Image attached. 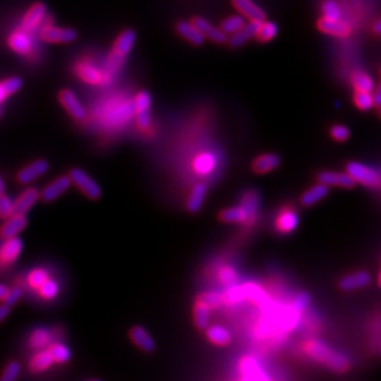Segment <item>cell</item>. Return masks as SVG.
<instances>
[{"mask_svg":"<svg viewBox=\"0 0 381 381\" xmlns=\"http://www.w3.org/2000/svg\"><path fill=\"white\" fill-rule=\"evenodd\" d=\"M305 353L316 362L325 365L327 369L332 370L334 373L342 374L351 368V362L345 354L334 351L330 345L317 339L309 340L305 345Z\"/></svg>","mask_w":381,"mask_h":381,"instance_id":"6da1fadb","label":"cell"},{"mask_svg":"<svg viewBox=\"0 0 381 381\" xmlns=\"http://www.w3.org/2000/svg\"><path fill=\"white\" fill-rule=\"evenodd\" d=\"M347 173L356 183L363 184L369 188H379L380 185V172L368 167L360 162H349L347 164Z\"/></svg>","mask_w":381,"mask_h":381,"instance_id":"7a4b0ae2","label":"cell"},{"mask_svg":"<svg viewBox=\"0 0 381 381\" xmlns=\"http://www.w3.org/2000/svg\"><path fill=\"white\" fill-rule=\"evenodd\" d=\"M69 178L72 184H76L78 187L79 190L84 194L85 196H88L89 199L97 200L102 196V188L99 187L95 181H93L91 176L85 173L84 170H79V168H73L69 172Z\"/></svg>","mask_w":381,"mask_h":381,"instance_id":"3957f363","label":"cell"},{"mask_svg":"<svg viewBox=\"0 0 381 381\" xmlns=\"http://www.w3.org/2000/svg\"><path fill=\"white\" fill-rule=\"evenodd\" d=\"M77 31L68 27L46 26L41 31V38L49 43H69L77 40Z\"/></svg>","mask_w":381,"mask_h":381,"instance_id":"277c9868","label":"cell"},{"mask_svg":"<svg viewBox=\"0 0 381 381\" xmlns=\"http://www.w3.org/2000/svg\"><path fill=\"white\" fill-rule=\"evenodd\" d=\"M58 99L61 102L62 106L72 115L76 120H83L86 116L84 106L79 102L77 95L69 89H62L58 94Z\"/></svg>","mask_w":381,"mask_h":381,"instance_id":"5b68a950","label":"cell"},{"mask_svg":"<svg viewBox=\"0 0 381 381\" xmlns=\"http://www.w3.org/2000/svg\"><path fill=\"white\" fill-rule=\"evenodd\" d=\"M317 182L325 184L327 187H338V188L351 189L357 183L351 179L349 174L340 172H322L317 176Z\"/></svg>","mask_w":381,"mask_h":381,"instance_id":"8992f818","label":"cell"},{"mask_svg":"<svg viewBox=\"0 0 381 381\" xmlns=\"http://www.w3.org/2000/svg\"><path fill=\"white\" fill-rule=\"evenodd\" d=\"M135 43H136V34L132 30L124 31L122 32V35L117 37L113 52L110 54V56L125 62V58L130 54V51L132 49Z\"/></svg>","mask_w":381,"mask_h":381,"instance_id":"52a82bcc","label":"cell"},{"mask_svg":"<svg viewBox=\"0 0 381 381\" xmlns=\"http://www.w3.org/2000/svg\"><path fill=\"white\" fill-rule=\"evenodd\" d=\"M263 21H258V20H251L249 24L243 25L241 30L237 31L235 34H232L230 37L229 43H230L231 47H241L244 43L249 41L252 37L257 36L258 30H259L260 25Z\"/></svg>","mask_w":381,"mask_h":381,"instance_id":"ba28073f","label":"cell"},{"mask_svg":"<svg viewBox=\"0 0 381 381\" xmlns=\"http://www.w3.org/2000/svg\"><path fill=\"white\" fill-rule=\"evenodd\" d=\"M317 25L322 32L332 36H348L351 31V25L340 19L332 20V19L322 18Z\"/></svg>","mask_w":381,"mask_h":381,"instance_id":"9c48e42d","label":"cell"},{"mask_svg":"<svg viewBox=\"0 0 381 381\" xmlns=\"http://www.w3.org/2000/svg\"><path fill=\"white\" fill-rule=\"evenodd\" d=\"M371 277L368 272L360 270V272L353 273L349 275H345L339 280L338 286L340 290L353 291L362 289L370 284Z\"/></svg>","mask_w":381,"mask_h":381,"instance_id":"30bf717a","label":"cell"},{"mask_svg":"<svg viewBox=\"0 0 381 381\" xmlns=\"http://www.w3.org/2000/svg\"><path fill=\"white\" fill-rule=\"evenodd\" d=\"M47 170H49V162L45 159H38L19 172L18 182L21 184H29L34 182L36 178H40L45 174Z\"/></svg>","mask_w":381,"mask_h":381,"instance_id":"8fae6325","label":"cell"},{"mask_svg":"<svg viewBox=\"0 0 381 381\" xmlns=\"http://www.w3.org/2000/svg\"><path fill=\"white\" fill-rule=\"evenodd\" d=\"M27 226V218L21 213H12L10 218H6L5 224L0 229V236L4 240L10 237L18 236L21 231Z\"/></svg>","mask_w":381,"mask_h":381,"instance_id":"7c38bea8","label":"cell"},{"mask_svg":"<svg viewBox=\"0 0 381 381\" xmlns=\"http://www.w3.org/2000/svg\"><path fill=\"white\" fill-rule=\"evenodd\" d=\"M71 185H72V182H71L69 176H60L58 179H56L55 182L51 183L49 187L43 189L41 198L43 201L51 203L57 198H60L62 194L69 189Z\"/></svg>","mask_w":381,"mask_h":381,"instance_id":"4fadbf2b","label":"cell"},{"mask_svg":"<svg viewBox=\"0 0 381 381\" xmlns=\"http://www.w3.org/2000/svg\"><path fill=\"white\" fill-rule=\"evenodd\" d=\"M130 338L135 345L139 347V349H142L147 353L156 349V342L152 338L151 334L147 332V330L141 326H135L130 330Z\"/></svg>","mask_w":381,"mask_h":381,"instance_id":"5bb4252c","label":"cell"},{"mask_svg":"<svg viewBox=\"0 0 381 381\" xmlns=\"http://www.w3.org/2000/svg\"><path fill=\"white\" fill-rule=\"evenodd\" d=\"M281 162V158L275 153H266L255 158L252 163V170L257 174H266L269 172L278 168Z\"/></svg>","mask_w":381,"mask_h":381,"instance_id":"9a60e30c","label":"cell"},{"mask_svg":"<svg viewBox=\"0 0 381 381\" xmlns=\"http://www.w3.org/2000/svg\"><path fill=\"white\" fill-rule=\"evenodd\" d=\"M45 14H46V5L41 1L35 3L23 19V23H21L23 29L26 31L35 30L45 18Z\"/></svg>","mask_w":381,"mask_h":381,"instance_id":"2e32d148","label":"cell"},{"mask_svg":"<svg viewBox=\"0 0 381 381\" xmlns=\"http://www.w3.org/2000/svg\"><path fill=\"white\" fill-rule=\"evenodd\" d=\"M23 247H24V243L18 237L6 238V242L0 251V259L4 263H12L14 260L18 259Z\"/></svg>","mask_w":381,"mask_h":381,"instance_id":"e0dca14e","label":"cell"},{"mask_svg":"<svg viewBox=\"0 0 381 381\" xmlns=\"http://www.w3.org/2000/svg\"><path fill=\"white\" fill-rule=\"evenodd\" d=\"M207 187L204 183H198L194 185L192 192L189 194L188 201H187V209L192 213H196L201 210L205 201Z\"/></svg>","mask_w":381,"mask_h":381,"instance_id":"ac0fdd59","label":"cell"},{"mask_svg":"<svg viewBox=\"0 0 381 381\" xmlns=\"http://www.w3.org/2000/svg\"><path fill=\"white\" fill-rule=\"evenodd\" d=\"M40 196V193L35 188L27 189L26 192L19 196V199L14 203V213L25 215L35 205Z\"/></svg>","mask_w":381,"mask_h":381,"instance_id":"d6986e66","label":"cell"},{"mask_svg":"<svg viewBox=\"0 0 381 381\" xmlns=\"http://www.w3.org/2000/svg\"><path fill=\"white\" fill-rule=\"evenodd\" d=\"M233 4L237 10L249 20L263 21L266 19L264 12L257 4H254L252 0H233Z\"/></svg>","mask_w":381,"mask_h":381,"instance_id":"ffe728a7","label":"cell"},{"mask_svg":"<svg viewBox=\"0 0 381 381\" xmlns=\"http://www.w3.org/2000/svg\"><path fill=\"white\" fill-rule=\"evenodd\" d=\"M176 31L179 32L181 36L184 37L185 40H188L189 43H193L195 46H200L205 41V36L190 21H181L179 24L176 25Z\"/></svg>","mask_w":381,"mask_h":381,"instance_id":"44dd1931","label":"cell"},{"mask_svg":"<svg viewBox=\"0 0 381 381\" xmlns=\"http://www.w3.org/2000/svg\"><path fill=\"white\" fill-rule=\"evenodd\" d=\"M299 224H300V218L297 212L294 210H285L279 216L277 229L280 233H291L297 230Z\"/></svg>","mask_w":381,"mask_h":381,"instance_id":"7402d4cb","label":"cell"},{"mask_svg":"<svg viewBox=\"0 0 381 381\" xmlns=\"http://www.w3.org/2000/svg\"><path fill=\"white\" fill-rule=\"evenodd\" d=\"M242 206L243 209L246 210V213H247L246 224H253L257 215H258V210H259V195H258V193L251 190V192L244 194L242 199Z\"/></svg>","mask_w":381,"mask_h":381,"instance_id":"603a6c76","label":"cell"},{"mask_svg":"<svg viewBox=\"0 0 381 381\" xmlns=\"http://www.w3.org/2000/svg\"><path fill=\"white\" fill-rule=\"evenodd\" d=\"M206 337L211 342L212 345H227L231 342L230 331L224 326L213 325V326L206 327Z\"/></svg>","mask_w":381,"mask_h":381,"instance_id":"cb8c5ba5","label":"cell"},{"mask_svg":"<svg viewBox=\"0 0 381 381\" xmlns=\"http://www.w3.org/2000/svg\"><path fill=\"white\" fill-rule=\"evenodd\" d=\"M218 218L226 224H246L247 213L242 205L233 206V207H227L221 210Z\"/></svg>","mask_w":381,"mask_h":381,"instance_id":"d4e9b609","label":"cell"},{"mask_svg":"<svg viewBox=\"0 0 381 381\" xmlns=\"http://www.w3.org/2000/svg\"><path fill=\"white\" fill-rule=\"evenodd\" d=\"M328 194V187L325 184H316L312 188L306 190L301 196V204L303 206L315 205L316 203H319L322 199H325Z\"/></svg>","mask_w":381,"mask_h":381,"instance_id":"484cf974","label":"cell"},{"mask_svg":"<svg viewBox=\"0 0 381 381\" xmlns=\"http://www.w3.org/2000/svg\"><path fill=\"white\" fill-rule=\"evenodd\" d=\"M210 308L198 300L194 308V323L199 330H205L210 323Z\"/></svg>","mask_w":381,"mask_h":381,"instance_id":"4316f807","label":"cell"},{"mask_svg":"<svg viewBox=\"0 0 381 381\" xmlns=\"http://www.w3.org/2000/svg\"><path fill=\"white\" fill-rule=\"evenodd\" d=\"M351 83L357 91H370L373 93L376 88L374 80L370 78L367 73L356 71L351 76Z\"/></svg>","mask_w":381,"mask_h":381,"instance_id":"83f0119b","label":"cell"},{"mask_svg":"<svg viewBox=\"0 0 381 381\" xmlns=\"http://www.w3.org/2000/svg\"><path fill=\"white\" fill-rule=\"evenodd\" d=\"M23 86V79L20 77H12L0 83V103H3L6 97L15 94Z\"/></svg>","mask_w":381,"mask_h":381,"instance_id":"f1b7e54d","label":"cell"},{"mask_svg":"<svg viewBox=\"0 0 381 381\" xmlns=\"http://www.w3.org/2000/svg\"><path fill=\"white\" fill-rule=\"evenodd\" d=\"M9 45L12 47V51L18 52L20 55H25L27 54L31 49V41L29 36L24 34V32H16L14 34L10 40H9Z\"/></svg>","mask_w":381,"mask_h":381,"instance_id":"f546056e","label":"cell"},{"mask_svg":"<svg viewBox=\"0 0 381 381\" xmlns=\"http://www.w3.org/2000/svg\"><path fill=\"white\" fill-rule=\"evenodd\" d=\"M78 74L80 78L89 84H99L103 82V74L97 69V67L91 65H83L79 67Z\"/></svg>","mask_w":381,"mask_h":381,"instance_id":"4dcf8cb0","label":"cell"},{"mask_svg":"<svg viewBox=\"0 0 381 381\" xmlns=\"http://www.w3.org/2000/svg\"><path fill=\"white\" fill-rule=\"evenodd\" d=\"M52 363H54V359L49 351H40L31 360V370L36 371V373L43 371V370L49 369Z\"/></svg>","mask_w":381,"mask_h":381,"instance_id":"1f68e13d","label":"cell"},{"mask_svg":"<svg viewBox=\"0 0 381 381\" xmlns=\"http://www.w3.org/2000/svg\"><path fill=\"white\" fill-rule=\"evenodd\" d=\"M215 167V157L210 153H203L196 157L194 162V168L200 174H209Z\"/></svg>","mask_w":381,"mask_h":381,"instance_id":"d6a6232c","label":"cell"},{"mask_svg":"<svg viewBox=\"0 0 381 381\" xmlns=\"http://www.w3.org/2000/svg\"><path fill=\"white\" fill-rule=\"evenodd\" d=\"M241 370L246 374V379H266V376L260 373L258 364L252 358H244L241 363Z\"/></svg>","mask_w":381,"mask_h":381,"instance_id":"836d02e7","label":"cell"},{"mask_svg":"<svg viewBox=\"0 0 381 381\" xmlns=\"http://www.w3.org/2000/svg\"><path fill=\"white\" fill-rule=\"evenodd\" d=\"M49 351L52 356L54 362H57V363H66L72 358V353L69 351V348L66 345H61V343L51 345Z\"/></svg>","mask_w":381,"mask_h":381,"instance_id":"e575fe53","label":"cell"},{"mask_svg":"<svg viewBox=\"0 0 381 381\" xmlns=\"http://www.w3.org/2000/svg\"><path fill=\"white\" fill-rule=\"evenodd\" d=\"M277 35H278V26L275 23L268 21V23H262L257 37L262 43H268V41H272L273 38H275Z\"/></svg>","mask_w":381,"mask_h":381,"instance_id":"d590c367","label":"cell"},{"mask_svg":"<svg viewBox=\"0 0 381 381\" xmlns=\"http://www.w3.org/2000/svg\"><path fill=\"white\" fill-rule=\"evenodd\" d=\"M133 105H135V114L151 111L152 99L150 93L146 91H139L135 97Z\"/></svg>","mask_w":381,"mask_h":381,"instance_id":"8d00e7d4","label":"cell"},{"mask_svg":"<svg viewBox=\"0 0 381 381\" xmlns=\"http://www.w3.org/2000/svg\"><path fill=\"white\" fill-rule=\"evenodd\" d=\"M244 24H246V21H244L243 16H237V15L236 16H231V18H227L222 21L221 30L224 31L226 35H232L237 31L241 30Z\"/></svg>","mask_w":381,"mask_h":381,"instance_id":"74e56055","label":"cell"},{"mask_svg":"<svg viewBox=\"0 0 381 381\" xmlns=\"http://www.w3.org/2000/svg\"><path fill=\"white\" fill-rule=\"evenodd\" d=\"M354 103L358 106V109L368 111V110L374 108V99H373V93L370 91H357L356 97H354Z\"/></svg>","mask_w":381,"mask_h":381,"instance_id":"f35d334b","label":"cell"},{"mask_svg":"<svg viewBox=\"0 0 381 381\" xmlns=\"http://www.w3.org/2000/svg\"><path fill=\"white\" fill-rule=\"evenodd\" d=\"M322 12H323V18L332 19V20L340 19L342 16L340 8L336 0H325L322 3Z\"/></svg>","mask_w":381,"mask_h":381,"instance_id":"ab89813d","label":"cell"},{"mask_svg":"<svg viewBox=\"0 0 381 381\" xmlns=\"http://www.w3.org/2000/svg\"><path fill=\"white\" fill-rule=\"evenodd\" d=\"M218 279L222 284L232 286V285H236L238 281V274L232 266H224L218 272Z\"/></svg>","mask_w":381,"mask_h":381,"instance_id":"60d3db41","label":"cell"},{"mask_svg":"<svg viewBox=\"0 0 381 381\" xmlns=\"http://www.w3.org/2000/svg\"><path fill=\"white\" fill-rule=\"evenodd\" d=\"M198 300L206 303L210 309H218V306H221L224 303V295L218 292H205L200 295Z\"/></svg>","mask_w":381,"mask_h":381,"instance_id":"b9f144b4","label":"cell"},{"mask_svg":"<svg viewBox=\"0 0 381 381\" xmlns=\"http://www.w3.org/2000/svg\"><path fill=\"white\" fill-rule=\"evenodd\" d=\"M49 342V333L43 330H38V331H35L32 333L30 338V345L32 348L35 349H38V348H43L45 345H47Z\"/></svg>","mask_w":381,"mask_h":381,"instance_id":"7bdbcfd3","label":"cell"},{"mask_svg":"<svg viewBox=\"0 0 381 381\" xmlns=\"http://www.w3.org/2000/svg\"><path fill=\"white\" fill-rule=\"evenodd\" d=\"M20 364L18 362H12L6 365L5 369L3 371V376L0 378L1 381H14L18 379L20 374Z\"/></svg>","mask_w":381,"mask_h":381,"instance_id":"ee69618b","label":"cell"},{"mask_svg":"<svg viewBox=\"0 0 381 381\" xmlns=\"http://www.w3.org/2000/svg\"><path fill=\"white\" fill-rule=\"evenodd\" d=\"M14 213V203L6 196L0 194V218H8Z\"/></svg>","mask_w":381,"mask_h":381,"instance_id":"f6af8a7d","label":"cell"},{"mask_svg":"<svg viewBox=\"0 0 381 381\" xmlns=\"http://www.w3.org/2000/svg\"><path fill=\"white\" fill-rule=\"evenodd\" d=\"M38 289H40L41 295H43L45 299H49V300L55 299L57 292H58V286H57V284H56L55 281L49 280V279H47Z\"/></svg>","mask_w":381,"mask_h":381,"instance_id":"bcb514c9","label":"cell"},{"mask_svg":"<svg viewBox=\"0 0 381 381\" xmlns=\"http://www.w3.org/2000/svg\"><path fill=\"white\" fill-rule=\"evenodd\" d=\"M23 297V291L20 288H12L10 290H8L5 297L3 299V303H5L6 306H9L12 309L14 305H16L19 300Z\"/></svg>","mask_w":381,"mask_h":381,"instance_id":"7dc6e473","label":"cell"},{"mask_svg":"<svg viewBox=\"0 0 381 381\" xmlns=\"http://www.w3.org/2000/svg\"><path fill=\"white\" fill-rule=\"evenodd\" d=\"M331 136H332L333 139H336V141H338V142H345V141L349 139L351 132H349V130H348L347 127L343 126V125H336V126H333L332 128H331Z\"/></svg>","mask_w":381,"mask_h":381,"instance_id":"c3c4849f","label":"cell"},{"mask_svg":"<svg viewBox=\"0 0 381 381\" xmlns=\"http://www.w3.org/2000/svg\"><path fill=\"white\" fill-rule=\"evenodd\" d=\"M192 23H193L194 26H195L204 36H209V35L211 34L212 30L215 29V27H213L207 20H205V19L195 18Z\"/></svg>","mask_w":381,"mask_h":381,"instance_id":"681fc988","label":"cell"},{"mask_svg":"<svg viewBox=\"0 0 381 381\" xmlns=\"http://www.w3.org/2000/svg\"><path fill=\"white\" fill-rule=\"evenodd\" d=\"M29 280H30V284L32 285L34 288H40V286L47 280V274H46L45 270L38 269V270L31 273Z\"/></svg>","mask_w":381,"mask_h":381,"instance_id":"f907efd6","label":"cell"},{"mask_svg":"<svg viewBox=\"0 0 381 381\" xmlns=\"http://www.w3.org/2000/svg\"><path fill=\"white\" fill-rule=\"evenodd\" d=\"M309 295L306 292H300L294 299V309L297 310V311H303L309 306Z\"/></svg>","mask_w":381,"mask_h":381,"instance_id":"816d5d0a","label":"cell"},{"mask_svg":"<svg viewBox=\"0 0 381 381\" xmlns=\"http://www.w3.org/2000/svg\"><path fill=\"white\" fill-rule=\"evenodd\" d=\"M136 122H137L139 128H142V130L150 127V125H151V111L136 114Z\"/></svg>","mask_w":381,"mask_h":381,"instance_id":"f5cc1de1","label":"cell"},{"mask_svg":"<svg viewBox=\"0 0 381 381\" xmlns=\"http://www.w3.org/2000/svg\"><path fill=\"white\" fill-rule=\"evenodd\" d=\"M10 314V308L6 306L5 303L0 305V323L5 320L6 317Z\"/></svg>","mask_w":381,"mask_h":381,"instance_id":"db71d44e","label":"cell"},{"mask_svg":"<svg viewBox=\"0 0 381 381\" xmlns=\"http://www.w3.org/2000/svg\"><path fill=\"white\" fill-rule=\"evenodd\" d=\"M373 99H374V106L379 108L380 106V89L376 88V93L373 94Z\"/></svg>","mask_w":381,"mask_h":381,"instance_id":"11a10c76","label":"cell"},{"mask_svg":"<svg viewBox=\"0 0 381 381\" xmlns=\"http://www.w3.org/2000/svg\"><path fill=\"white\" fill-rule=\"evenodd\" d=\"M8 290H9V289L6 288L5 285L0 284V301H3V299L5 297Z\"/></svg>","mask_w":381,"mask_h":381,"instance_id":"9f6ffc18","label":"cell"},{"mask_svg":"<svg viewBox=\"0 0 381 381\" xmlns=\"http://www.w3.org/2000/svg\"><path fill=\"white\" fill-rule=\"evenodd\" d=\"M380 31H381V24H380V21L378 20V21H376V25H374V32H376V35H379V34H380Z\"/></svg>","mask_w":381,"mask_h":381,"instance_id":"6f0895ef","label":"cell"},{"mask_svg":"<svg viewBox=\"0 0 381 381\" xmlns=\"http://www.w3.org/2000/svg\"><path fill=\"white\" fill-rule=\"evenodd\" d=\"M5 192V185H4V182H3V179L0 178V194H3Z\"/></svg>","mask_w":381,"mask_h":381,"instance_id":"680465c9","label":"cell"},{"mask_svg":"<svg viewBox=\"0 0 381 381\" xmlns=\"http://www.w3.org/2000/svg\"><path fill=\"white\" fill-rule=\"evenodd\" d=\"M1 116H3V111H1V109H0V117H1Z\"/></svg>","mask_w":381,"mask_h":381,"instance_id":"91938a15","label":"cell"}]
</instances>
